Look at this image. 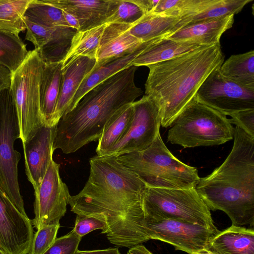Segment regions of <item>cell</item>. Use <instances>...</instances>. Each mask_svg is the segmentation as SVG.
Masks as SVG:
<instances>
[{
	"instance_id": "5",
	"label": "cell",
	"mask_w": 254,
	"mask_h": 254,
	"mask_svg": "<svg viewBox=\"0 0 254 254\" xmlns=\"http://www.w3.org/2000/svg\"><path fill=\"white\" fill-rule=\"evenodd\" d=\"M117 160L136 174L147 187L195 188L199 180L196 168L176 158L158 134L146 149L119 155Z\"/></svg>"
},
{
	"instance_id": "42",
	"label": "cell",
	"mask_w": 254,
	"mask_h": 254,
	"mask_svg": "<svg viewBox=\"0 0 254 254\" xmlns=\"http://www.w3.org/2000/svg\"><path fill=\"white\" fill-rule=\"evenodd\" d=\"M65 20L67 24L71 27L77 31L79 30L80 26L77 19L73 15L63 11Z\"/></svg>"
},
{
	"instance_id": "29",
	"label": "cell",
	"mask_w": 254,
	"mask_h": 254,
	"mask_svg": "<svg viewBox=\"0 0 254 254\" xmlns=\"http://www.w3.org/2000/svg\"><path fill=\"white\" fill-rule=\"evenodd\" d=\"M252 0H212L204 9L191 16L181 18L179 29L196 21L236 14Z\"/></svg>"
},
{
	"instance_id": "14",
	"label": "cell",
	"mask_w": 254,
	"mask_h": 254,
	"mask_svg": "<svg viewBox=\"0 0 254 254\" xmlns=\"http://www.w3.org/2000/svg\"><path fill=\"white\" fill-rule=\"evenodd\" d=\"M34 236L31 220L19 212L0 187V249L28 254Z\"/></svg>"
},
{
	"instance_id": "10",
	"label": "cell",
	"mask_w": 254,
	"mask_h": 254,
	"mask_svg": "<svg viewBox=\"0 0 254 254\" xmlns=\"http://www.w3.org/2000/svg\"><path fill=\"white\" fill-rule=\"evenodd\" d=\"M133 113L125 131L105 156H115L144 150L160 134L161 116L156 102L147 95L132 103Z\"/></svg>"
},
{
	"instance_id": "20",
	"label": "cell",
	"mask_w": 254,
	"mask_h": 254,
	"mask_svg": "<svg viewBox=\"0 0 254 254\" xmlns=\"http://www.w3.org/2000/svg\"><path fill=\"white\" fill-rule=\"evenodd\" d=\"M210 45H212L178 41L162 37L149 44L131 62V65L137 67L147 66Z\"/></svg>"
},
{
	"instance_id": "33",
	"label": "cell",
	"mask_w": 254,
	"mask_h": 254,
	"mask_svg": "<svg viewBox=\"0 0 254 254\" xmlns=\"http://www.w3.org/2000/svg\"><path fill=\"white\" fill-rule=\"evenodd\" d=\"M24 22L26 27L25 40L31 42L35 46V49L38 50L72 28L69 26L49 28L35 23L25 17Z\"/></svg>"
},
{
	"instance_id": "26",
	"label": "cell",
	"mask_w": 254,
	"mask_h": 254,
	"mask_svg": "<svg viewBox=\"0 0 254 254\" xmlns=\"http://www.w3.org/2000/svg\"><path fill=\"white\" fill-rule=\"evenodd\" d=\"M132 103L119 109L108 120L98 139L97 155L105 156L118 141L127 129L132 117Z\"/></svg>"
},
{
	"instance_id": "27",
	"label": "cell",
	"mask_w": 254,
	"mask_h": 254,
	"mask_svg": "<svg viewBox=\"0 0 254 254\" xmlns=\"http://www.w3.org/2000/svg\"><path fill=\"white\" fill-rule=\"evenodd\" d=\"M33 0H0V32L18 36L26 29L25 14Z\"/></svg>"
},
{
	"instance_id": "12",
	"label": "cell",
	"mask_w": 254,
	"mask_h": 254,
	"mask_svg": "<svg viewBox=\"0 0 254 254\" xmlns=\"http://www.w3.org/2000/svg\"><path fill=\"white\" fill-rule=\"evenodd\" d=\"M219 68L206 77L196 93V98L225 116L254 110V90L226 78L221 74Z\"/></svg>"
},
{
	"instance_id": "36",
	"label": "cell",
	"mask_w": 254,
	"mask_h": 254,
	"mask_svg": "<svg viewBox=\"0 0 254 254\" xmlns=\"http://www.w3.org/2000/svg\"><path fill=\"white\" fill-rule=\"evenodd\" d=\"M82 237L73 230L57 238L52 246L43 254H74Z\"/></svg>"
},
{
	"instance_id": "37",
	"label": "cell",
	"mask_w": 254,
	"mask_h": 254,
	"mask_svg": "<svg viewBox=\"0 0 254 254\" xmlns=\"http://www.w3.org/2000/svg\"><path fill=\"white\" fill-rule=\"evenodd\" d=\"M106 225L100 219L93 216L76 215L73 230L82 237L91 231L101 229L104 230Z\"/></svg>"
},
{
	"instance_id": "30",
	"label": "cell",
	"mask_w": 254,
	"mask_h": 254,
	"mask_svg": "<svg viewBox=\"0 0 254 254\" xmlns=\"http://www.w3.org/2000/svg\"><path fill=\"white\" fill-rule=\"evenodd\" d=\"M28 51L26 45L19 36L0 32V64L11 73L21 64Z\"/></svg>"
},
{
	"instance_id": "21",
	"label": "cell",
	"mask_w": 254,
	"mask_h": 254,
	"mask_svg": "<svg viewBox=\"0 0 254 254\" xmlns=\"http://www.w3.org/2000/svg\"><path fill=\"white\" fill-rule=\"evenodd\" d=\"M208 249L216 254H254V230L232 225L213 237Z\"/></svg>"
},
{
	"instance_id": "13",
	"label": "cell",
	"mask_w": 254,
	"mask_h": 254,
	"mask_svg": "<svg viewBox=\"0 0 254 254\" xmlns=\"http://www.w3.org/2000/svg\"><path fill=\"white\" fill-rule=\"evenodd\" d=\"M145 227L150 240L170 244L177 250L191 254L208 249L217 229L174 219L154 220L146 218Z\"/></svg>"
},
{
	"instance_id": "41",
	"label": "cell",
	"mask_w": 254,
	"mask_h": 254,
	"mask_svg": "<svg viewBox=\"0 0 254 254\" xmlns=\"http://www.w3.org/2000/svg\"><path fill=\"white\" fill-rule=\"evenodd\" d=\"M74 254H121L118 248H110L103 250L79 251L77 250Z\"/></svg>"
},
{
	"instance_id": "23",
	"label": "cell",
	"mask_w": 254,
	"mask_h": 254,
	"mask_svg": "<svg viewBox=\"0 0 254 254\" xmlns=\"http://www.w3.org/2000/svg\"><path fill=\"white\" fill-rule=\"evenodd\" d=\"M63 64L62 62L44 63L42 74L40 96L43 125L51 126L61 88Z\"/></svg>"
},
{
	"instance_id": "45",
	"label": "cell",
	"mask_w": 254,
	"mask_h": 254,
	"mask_svg": "<svg viewBox=\"0 0 254 254\" xmlns=\"http://www.w3.org/2000/svg\"><path fill=\"white\" fill-rule=\"evenodd\" d=\"M0 254H5L4 252H3L0 249Z\"/></svg>"
},
{
	"instance_id": "43",
	"label": "cell",
	"mask_w": 254,
	"mask_h": 254,
	"mask_svg": "<svg viewBox=\"0 0 254 254\" xmlns=\"http://www.w3.org/2000/svg\"><path fill=\"white\" fill-rule=\"evenodd\" d=\"M127 254H153L142 244L135 246L129 249Z\"/></svg>"
},
{
	"instance_id": "32",
	"label": "cell",
	"mask_w": 254,
	"mask_h": 254,
	"mask_svg": "<svg viewBox=\"0 0 254 254\" xmlns=\"http://www.w3.org/2000/svg\"><path fill=\"white\" fill-rule=\"evenodd\" d=\"M144 13L131 0H110L109 16L106 23L134 24Z\"/></svg>"
},
{
	"instance_id": "17",
	"label": "cell",
	"mask_w": 254,
	"mask_h": 254,
	"mask_svg": "<svg viewBox=\"0 0 254 254\" xmlns=\"http://www.w3.org/2000/svg\"><path fill=\"white\" fill-rule=\"evenodd\" d=\"M96 59L80 56L63 67L60 91L51 126L57 125L65 115L68 107L85 77L92 71Z\"/></svg>"
},
{
	"instance_id": "40",
	"label": "cell",
	"mask_w": 254,
	"mask_h": 254,
	"mask_svg": "<svg viewBox=\"0 0 254 254\" xmlns=\"http://www.w3.org/2000/svg\"><path fill=\"white\" fill-rule=\"evenodd\" d=\"M142 11L144 15L152 12L159 0H131Z\"/></svg>"
},
{
	"instance_id": "15",
	"label": "cell",
	"mask_w": 254,
	"mask_h": 254,
	"mask_svg": "<svg viewBox=\"0 0 254 254\" xmlns=\"http://www.w3.org/2000/svg\"><path fill=\"white\" fill-rule=\"evenodd\" d=\"M56 125H43L32 137L22 144L25 173L34 191L39 187L54 150L53 145Z\"/></svg>"
},
{
	"instance_id": "4",
	"label": "cell",
	"mask_w": 254,
	"mask_h": 254,
	"mask_svg": "<svg viewBox=\"0 0 254 254\" xmlns=\"http://www.w3.org/2000/svg\"><path fill=\"white\" fill-rule=\"evenodd\" d=\"M224 62L219 43L147 66L149 72L145 84V95L158 105L161 126H171L206 77Z\"/></svg>"
},
{
	"instance_id": "7",
	"label": "cell",
	"mask_w": 254,
	"mask_h": 254,
	"mask_svg": "<svg viewBox=\"0 0 254 254\" xmlns=\"http://www.w3.org/2000/svg\"><path fill=\"white\" fill-rule=\"evenodd\" d=\"M44 65L34 49L28 51L21 64L11 73L9 91L17 110L22 144L43 125L40 86Z\"/></svg>"
},
{
	"instance_id": "2",
	"label": "cell",
	"mask_w": 254,
	"mask_h": 254,
	"mask_svg": "<svg viewBox=\"0 0 254 254\" xmlns=\"http://www.w3.org/2000/svg\"><path fill=\"white\" fill-rule=\"evenodd\" d=\"M137 68L134 65L125 68L87 92L57 124L53 150L67 154L99 139L110 118L143 94L134 83Z\"/></svg>"
},
{
	"instance_id": "28",
	"label": "cell",
	"mask_w": 254,
	"mask_h": 254,
	"mask_svg": "<svg viewBox=\"0 0 254 254\" xmlns=\"http://www.w3.org/2000/svg\"><path fill=\"white\" fill-rule=\"evenodd\" d=\"M105 24L88 30L76 32L68 53L62 62L63 67L78 57L96 59Z\"/></svg>"
},
{
	"instance_id": "9",
	"label": "cell",
	"mask_w": 254,
	"mask_h": 254,
	"mask_svg": "<svg viewBox=\"0 0 254 254\" xmlns=\"http://www.w3.org/2000/svg\"><path fill=\"white\" fill-rule=\"evenodd\" d=\"M20 138L16 108L7 89L0 94V187L18 210L27 216L18 179L21 154L14 148L15 141Z\"/></svg>"
},
{
	"instance_id": "8",
	"label": "cell",
	"mask_w": 254,
	"mask_h": 254,
	"mask_svg": "<svg viewBox=\"0 0 254 254\" xmlns=\"http://www.w3.org/2000/svg\"><path fill=\"white\" fill-rule=\"evenodd\" d=\"M143 205L145 219L178 220L217 229L210 210L195 188L147 187Z\"/></svg>"
},
{
	"instance_id": "44",
	"label": "cell",
	"mask_w": 254,
	"mask_h": 254,
	"mask_svg": "<svg viewBox=\"0 0 254 254\" xmlns=\"http://www.w3.org/2000/svg\"><path fill=\"white\" fill-rule=\"evenodd\" d=\"M191 254H216L214 252L209 250V249H204L196 252L193 253Z\"/></svg>"
},
{
	"instance_id": "11",
	"label": "cell",
	"mask_w": 254,
	"mask_h": 254,
	"mask_svg": "<svg viewBox=\"0 0 254 254\" xmlns=\"http://www.w3.org/2000/svg\"><path fill=\"white\" fill-rule=\"evenodd\" d=\"M59 168L60 164L52 158L39 187L34 191L35 216L31 222L37 230L59 224L66 212L71 195L60 177Z\"/></svg>"
},
{
	"instance_id": "25",
	"label": "cell",
	"mask_w": 254,
	"mask_h": 254,
	"mask_svg": "<svg viewBox=\"0 0 254 254\" xmlns=\"http://www.w3.org/2000/svg\"><path fill=\"white\" fill-rule=\"evenodd\" d=\"M219 71L235 83L254 90V51L231 56L223 62Z\"/></svg>"
},
{
	"instance_id": "35",
	"label": "cell",
	"mask_w": 254,
	"mask_h": 254,
	"mask_svg": "<svg viewBox=\"0 0 254 254\" xmlns=\"http://www.w3.org/2000/svg\"><path fill=\"white\" fill-rule=\"evenodd\" d=\"M195 0H159L151 13L181 17L186 14Z\"/></svg>"
},
{
	"instance_id": "1",
	"label": "cell",
	"mask_w": 254,
	"mask_h": 254,
	"mask_svg": "<svg viewBox=\"0 0 254 254\" xmlns=\"http://www.w3.org/2000/svg\"><path fill=\"white\" fill-rule=\"evenodd\" d=\"M89 163L84 187L70 197L71 211L103 221L101 233L117 246L129 249L149 240L143 205L145 183L115 156L97 155Z\"/></svg>"
},
{
	"instance_id": "24",
	"label": "cell",
	"mask_w": 254,
	"mask_h": 254,
	"mask_svg": "<svg viewBox=\"0 0 254 254\" xmlns=\"http://www.w3.org/2000/svg\"><path fill=\"white\" fill-rule=\"evenodd\" d=\"M181 17L148 14L130 29V33L142 42L165 37L178 30Z\"/></svg>"
},
{
	"instance_id": "38",
	"label": "cell",
	"mask_w": 254,
	"mask_h": 254,
	"mask_svg": "<svg viewBox=\"0 0 254 254\" xmlns=\"http://www.w3.org/2000/svg\"><path fill=\"white\" fill-rule=\"evenodd\" d=\"M230 123L239 127L254 138V110L240 111L231 116Z\"/></svg>"
},
{
	"instance_id": "39",
	"label": "cell",
	"mask_w": 254,
	"mask_h": 254,
	"mask_svg": "<svg viewBox=\"0 0 254 254\" xmlns=\"http://www.w3.org/2000/svg\"><path fill=\"white\" fill-rule=\"evenodd\" d=\"M11 72L6 67L0 64V94L4 90L9 89Z\"/></svg>"
},
{
	"instance_id": "6",
	"label": "cell",
	"mask_w": 254,
	"mask_h": 254,
	"mask_svg": "<svg viewBox=\"0 0 254 254\" xmlns=\"http://www.w3.org/2000/svg\"><path fill=\"white\" fill-rule=\"evenodd\" d=\"M167 140L184 148L220 145L234 137L229 119L195 96L174 119Z\"/></svg>"
},
{
	"instance_id": "3",
	"label": "cell",
	"mask_w": 254,
	"mask_h": 254,
	"mask_svg": "<svg viewBox=\"0 0 254 254\" xmlns=\"http://www.w3.org/2000/svg\"><path fill=\"white\" fill-rule=\"evenodd\" d=\"M232 150L210 174L200 178L195 189L210 210L224 211L232 225L254 226V138L234 128Z\"/></svg>"
},
{
	"instance_id": "18",
	"label": "cell",
	"mask_w": 254,
	"mask_h": 254,
	"mask_svg": "<svg viewBox=\"0 0 254 254\" xmlns=\"http://www.w3.org/2000/svg\"><path fill=\"white\" fill-rule=\"evenodd\" d=\"M48 4L69 13L77 19L78 31L88 30L106 24L110 0H42Z\"/></svg>"
},
{
	"instance_id": "22",
	"label": "cell",
	"mask_w": 254,
	"mask_h": 254,
	"mask_svg": "<svg viewBox=\"0 0 254 254\" xmlns=\"http://www.w3.org/2000/svg\"><path fill=\"white\" fill-rule=\"evenodd\" d=\"M158 39L143 42L133 52L102 66L94 67L81 82L68 107L67 113L76 106L84 95L90 89L119 71L132 66L131 62L149 44Z\"/></svg>"
},
{
	"instance_id": "34",
	"label": "cell",
	"mask_w": 254,
	"mask_h": 254,
	"mask_svg": "<svg viewBox=\"0 0 254 254\" xmlns=\"http://www.w3.org/2000/svg\"><path fill=\"white\" fill-rule=\"evenodd\" d=\"M60 223L44 226L34 234L30 249L28 254H43L57 239Z\"/></svg>"
},
{
	"instance_id": "19",
	"label": "cell",
	"mask_w": 254,
	"mask_h": 254,
	"mask_svg": "<svg viewBox=\"0 0 254 254\" xmlns=\"http://www.w3.org/2000/svg\"><path fill=\"white\" fill-rule=\"evenodd\" d=\"M234 14L188 24L164 38L204 45L220 43L222 34L233 26Z\"/></svg>"
},
{
	"instance_id": "16",
	"label": "cell",
	"mask_w": 254,
	"mask_h": 254,
	"mask_svg": "<svg viewBox=\"0 0 254 254\" xmlns=\"http://www.w3.org/2000/svg\"><path fill=\"white\" fill-rule=\"evenodd\" d=\"M133 24L106 23L102 34L94 67L106 64L136 50L143 43L130 33Z\"/></svg>"
},
{
	"instance_id": "31",
	"label": "cell",
	"mask_w": 254,
	"mask_h": 254,
	"mask_svg": "<svg viewBox=\"0 0 254 254\" xmlns=\"http://www.w3.org/2000/svg\"><path fill=\"white\" fill-rule=\"evenodd\" d=\"M24 16L35 23L49 28L69 26L62 10L45 3L42 0H33Z\"/></svg>"
}]
</instances>
